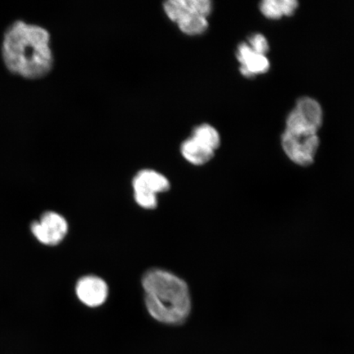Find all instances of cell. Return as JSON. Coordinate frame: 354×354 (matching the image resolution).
<instances>
[{"mask_svg":"<svg viewBox=\"0 0 354 354\" xmlns=\"http://www.w3.org/2000/svg\"><path fill=\"white\" fill-rule=\"evenodd\" d=\"M176 24L181 32L188 35H198L205 33L209 26L207 17L193 15V13L185 16Z\"/></svg>","mask_w":354,"mask_h":354,"instance_id":"cell-12","label":"cell"},{"mask_svg":"<svg viewBox=\"0 0 354 354\" xmlns=\"http://www.w3.org/2000/svg\"><path fill=\"white\" fill-rule=\"evenodd\" d=\"M148 312L155 320L179 325L187 319L192 310L189 287L174 273L151 269L142 279Z\"/></svg>","mask_w":354,"mask_h":354,"instance_id":"cell-2","label":"cell"},{"mask_svg":"<svg viewBox=\"0 0 354 354\" xmlns=\"http://www.w3.org/2000/svg\"><path fill=\"white\" fill-rule=\"evenodd\" d=\"M236 57L241 64L240 72L243 77H254L267 73L270 68L267 56L257 54L247 43L239 44Z\"/></svg>","mask_w":354,"mask_h":354,"instance_id":"cell-8","label":"cell"},{"mask_svg":"<svg viewBox=\"0 0 354 354\" xmlns=\"http://www.w3.org/2000/svg\"><path fill=\"white\" fill-rule=\"evenodd\" d=\"M190 12L205 17H209L212 10V6L209 0H187Z\"/></svg>","mask_w":354,"mask_h":354,"instance_id":"cell-14","label":"cell"},{"mask_svg":"<svg viewBox=\"0 0 354 354\" xmlns=\"http://www.w3.org/2000/svg\"><path fill=\"white\" fill-rule=\"evenodd\" d=\"M248 44L257 54L266 55L269 50L268 39L262 34L251 35Z\"/></svg>","mask_w":354,"mask_h":354,"instance_id":"cell-15","label":"cell"},{"mask_svg":"<svg viewBox=\"0 0 354 354\" xmlns=\"http://www.w3.org/2000/svg\"><path fill=\"white\" fill-rule=\"evenodd\" d=\"M76 294L79 300L86 306L98 308L107 300L109 287L103 279L95 276H86L77 281Z\"/></svg>","mask_w":354,"mask_h":354,"instance_id":"cell-7","label":"cell"},{"mask_svg":"<svg viewBox=\"0 0 354 354\" xmlns=\"http://www.w3.org/2000/svg\"><path fill=\"white\" fill-rule=\"evenodd\" d=\"M163 8L168 19L176 24L184 19L185 16L192 15L187 0H169L165 3Z\"/></svg>","mask_w":354,"mask_h":354,"instance_id":"cell-13","label":"cell"},{"mask_svg":"<svg viewBox=\"0 0 354 354\" xmlns=\"http://www.w3.org/2000/svg\"><path fill=\"white\" fill-rule=\"evenodd\" d=\"M132 187L137 205L145 209H154L158 205V194L169 190L170 183L159 172L145 169L134 177Z\"/></svg>","mask_w":354,"mask_h":354,"instance_id":"cell-3","label":"cell"},{"mask_svg":"<svg viewBox=\"0 0 354 354\" xmlns=\"http://www.w3.org/2000/svg\"><path fill=\"white\" fill-rule=\"evenodd\" d=\"M192 138L206 147L216 151L221 145V136L218 131L209 124H202L196 127L192 134Z\"/></svg>","mask_w":354,"mask_h":354,"instance_id":"cell-11","label":"cell"},{"mask_svg":"<svg viewBox=\"0 0 354 354\" xmlns=\"http://www.w3.org/2000/svg\"><path fill=\"white\" fill-rule=\"evenodd\" d=\"M33 236L44 245L55 246L64 240L68 224L63 216L55 212H47L30 227Z\"/></svg>","mask_w":354,"mask_h":354,"instance_id":"cell-6","label":"cell"},{"mask_svg":"<svg viewBox=\"0 0 354 354\" xmlns=\"http://www.w3.org/2000/svg\"><path fill=\"white\" fill-rule=\"evenodd\" d=\"M183 158L193 165H205L214 158L215 151L190 137L180 146Z\"/></svg>","mask_w":354,"mask_h":354,"instance_id":"cell-9","label":"cell"},{"mask_svg":"<svg viewBox=\"0 0 354 354\" xmlns=\"http://www.w3.org/2000/svg\"><path fill=\"white\" fill-rule=\"evenodd\" d=\"M281 143L292 162L299 166H308L314 162L320 141L317 133L286 130L282 135Z\"/></svg>","mask_w":354,"mask_h":354,"instance_id":"cell-4","label":"cell"},{"mask_svg":"<svg viewBox=\"0 0 354 354\" xmlns=\"http://www.w3.org/2000/svg\"><path fill=\"white\" fill-rule=\"evenodd\" d=\"M298 7L295 0H265L261 3L260 10L268 19L277 20L293 15Z\"/></svg>","mask_w":354,"mask_h":354,"instance_id":"cell-10","label":"cell"},{"mask_svg":"<svg viewBox=\"0 0 354 354\" xmlns=\"http://www.w3.org/2000/svg\"><path fill=\"white\" fill-rule=\"evenodd\" d=\"M51 37L41 26L17 20L3 34L1 56L8 72L26 80L46 77L54 66Z\"/></svg>","mask_w":354,"mask_h":354,"instance_id":"cell-1","label":"cell"},{"mask_svg":"<svg viewBox=\"0 0 354 354\" xmlns=\"http://www.w3.org/2000/svg\"><path fill=\"white\" fill-rule=\"evenodd\" d=\"M323 112L318 102L303 97L296 103L286 120L287 131L317 133L322 125Z\"/></svg>","mask_w":354,"mask_h":354,"instance_id":"cell-5","label":"cell"}]
</instances>
